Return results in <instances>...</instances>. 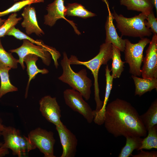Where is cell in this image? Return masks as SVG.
Segmentation results:
<instances>
[{"instance_id": "22", "label": "cell", "mask_w": 157, "mask_h": 157, "mask_svg": "<svg viewBox=\"0 0 157 157\" xmlns=\"http://www.w3.org/2000/svg\"><path fill=\"white\" fill-rule=\"evenodd\" d=\"M140 119L147 131L157 124V100L151 104L147 110L140 115Z\"/></svg>"}, {"instance_id": "15", "label": "cell", "mask_w": 157, "mask_h": 157, "mask_svg": "<svg viewBox=\"0 0 157 157\" xmlns=\"http://www.w3.org/2000/svg\"><path fill=\"white\" fill-rule=\"evenodd\" d=\"M114 19L112 13L109 11L105 24L106 31L105 42L111 43L119 49L120 51H124L125 45V39H123L122 37L118 35L113 24Z\"/></svg>"}, {"instance_id": "12", "label": "cell", "mask_w": 157, "mask_h": 157, "mask_svg": "<svg viewBox=\"0 0 157 157\" xmlns=\"http://www.w3.org/2000/svg\"><path fill=\"white\" fill-rule=\"evenodd\" d=\"M56 126L63 149L62 153L60 157H74L78 144L76 137L63 122Z\"/></svg>"}, {"instance_id": "3", "label": "cell", "mask_w": 157, "mask_h": 157, "mask_svg": "<svg viewBox=\"0 0 157 157\" xmlns=\"http://www.w3.org/2000/svg\"><path fill=\"white\" fill-rule=\"evenodd\" d=\"M60 64L63 72L58 79L79 92L86 100H88L90 97L92 83L91 80L87 76L86 70L82 69L77 72L74 71L65 52L63 53Z\"/></svg>"}, {"instance_id": "27", "label": "cell", "mask_w": 157, "mask_h": 157, "mask_svg": "<svg viewBox=\"0 0 157 157\" xmlns=\"http://www.w3.org/2000/svg\"><path fill=\"white\" fill-rule=\"evenodd\" d=\"M44 1V0H22L15 3L6 10L0 12V17L11 13H16L28 5L43 2Z\"/></svg>"}, {"instance_id": "21", "label": "cell", "mask_w": 157, "mask_h": 157, "mask_svg": "<svg viewBox=\"0 0 157 157\" xmlns=\"http://www.w3.org/2000/svg\"><path fill=\"white\" fill-rule=\"evenodd\" d=\"M120 51L119 49L112 44V63L110 70L112 72L111 75L114 79L119 78L124 70L125 62L121 59Z\"/></svg>"}, {"instance_id": "19", "label": "cell", "mask_w": 157, "mask_h": 157, "mask_svg": "<svg viewBox=\"0 0 157 157\" xmlns=\"http://www.w3.org/2000/svg\"><path fill=\"white\" fill-rule=\"evenodd\" d=\"M120 2L128 10L141 12L147 15L154 7L151 0H120Z\"/></svg>"}, {"instance_id": "11", "label": "cell", "mask_w": 157, "mask_h": 157, "mask_svg": "<svg viewBox=\"0 0 157 157\" xmlns=\"http://www.w3.org/2000/svg\"><path fill=\"white\" fill-rule=\"evenodd\" d=\"M40 110L48 122L56 126L61 124V110L55 97L45 96L40 100Z\"/></svg>"}, {"instance_id": "14", "label": "cell", "mask_w": 157, "mask_h": 157, "mask_svg": "<svg viewBox=\"0 0 157 157\" xmlns=\"http://www.w3.org/2000/svg\"><path fill=\"white\" fill-rule=\"evenodd\" d=\"M48 13L44 16V24L51 27L54 25L58 19L63 18L65 15L66 8L63 0H54L47 7Z\"/></svg>"}, {"instance_id": "8", "label": "cell", "mask_w": 157, "mask_h": 157, "mask_svg": "<svg viewBox=\"0 0 157 157\" xmlns=\"http://www.w3.org/2000/svg\"><path fill=\"white\" fill-rule=\"evenodd\" d=\"M28 137L35 148L44 154V157H56L54 154L55 140L53 132L38 127L31 131Z\"/></svg>"}, {"instance_id": "30", "label": "cell", "mask_w": 157, "mask_h": 157, "mask_svg": "<svg viewBox=\"0 0 157 157\" xmlns=\"http://www.w3.org/2000/svg\"><path fill=\"white\" fill-rule=\"evenodd\" d=\"M145 25L149 28L154 34L157 33V20L153 11L147 16Z\"/></svg>"}, {"instance_id": "10", "label": "cell", "mask_w": 157, "mask_h": 157, "mask_svg": "<svg viewBox=\"0 0 157 157\" xmlns=\"http://www.w3.org/2000/svg\"><path fill=\"white\" fill-rule=\"evenodd\" d=\"M143 58L141 69L142 78H157V35L154 34Z\"/></svg>"}, {"instance_id": "5", "label": "cell", "mask_w": 157, "mask_h": 157, "mask_svg": "<svg viewBox=\"0 0 157 157\" xmlns=\"http://www.w3.org/2000/svg\"><path fill=\"white\" fill-rule=\"evenodd\" d=\"M2 136L4 140L2 147L10 149L14 155L26 156L30 151L36 148L28 137L22 135L19 130L13 127L4 126Z\"/></svg>"}, {"instance_id": "20", "label": "cell", "mask_w": 157, "mask_h": 157, "mask_svg": "<svg viewBox=\"0 0 157 157\" xmlns=\"http://www.w3.org/2000/svg\"><path fill=\"white\" fill-rule=\"evenodd\" d=\"M11 69L0 63V98L8 93L18 91L17 87L11 83L9 74V71Z\"/></svg>"}, {"instance_id": "17", "label": "cell", "mask_w": 157, "mask_h": 157, "mask_svg": "<svg viewBox=\"0 0 157 157\" xmlns=\"http://www.w3.org/2000/svg\"><path fill=\"white\" fill-rule=\"evenodd\" d=\"M39 57L34 54H29L26 55L24 58V62L27 66L26 71L28 76V80L26 90L25 97H27L28 92L31 81L34 79L36 75L39 73L42 74H46L49 72L46 69H39L36 64V61L38 60Z\"/></svg>"}, {"instance_id": "16", "label": "cell", "mask_w": 157, "mask_h": 157, "mask_svg": "<svg viewBox=\"0 0 157 157\" xmlns=\"http://www.w3.org/2000/svg\"><path fill=\"white\" fill-rule=\"evenodd\" d=\"M110 72L108 65L107 64L105 68L106 85L104 99L101 109L94 115L93 120L95 123L98 125L104 124L106 108L112 88L114 78L110 74Z\"/></svg>"}, {"instance_id": "1", "label": "cell", "mask_w": 157, "mask_h": 157, "mask_svg": "<svg viewBox=\"0 0 157 157\" xmlns=\"http://www.w3.org/2000/svg\"><path fill=\"white\" fill-rule=\"evenodd\" d=\"M104 124L114 136L145 137L147 131L135 108L129 102L117 98L106 105Z\"/></svg>"}, {"instance_id": "25", "label": "cell", "mask_w": 157, "mask_h": 157, "mask_svg": "<svg viewBox=\"0 0 157 157\" xmlns=\"http://www.w3.org/2000/svg\"><path fill=\"white\" fill-rule=\"evenodd\" d=\"M147 131L148 135L143 138L140 150L157 149V125L149 129Z\"/></svg>"}, {"instance_id": "24", "label": "cell", "mask_w": 157, "mask_h": 157, "mask_svg": "<svg viewBox=\"0 0 157 157\" xmlns=\"http://www.w3.org/2000/svg\"><path fill=\"white\" fill-rule=\"evenodd\" d=\"M65 15L86 18L96 16V14L87 10L81 4L77 3L68 4L66 7Z\"/></svg>"}, {"instance_id": "7", "label": "cell", "mask_w": 157, "mask_h": 157, "mask_svg": "<svg viewBox=\"0 0 157 157\" xmlns=\"http://www.w3.org/2000/svg\"><path fill=\"white\" fill-rule=\"evenodd\" d=\"M150 41L147 38H142L138 42L133 44L125 39L124 51L125 63L129 67V73L136 76L141 75V66L143 60V51Z\"/></svg>"}, {"instance_id": "28", "label": "cell", "mask_w": 157, "mask_h": 157, "mask_svg": "<svg viewBox=\"0 0 157 157\" xmlns=\"http://www.w3.org/2000/svg\"><path fill=\"white\" fill-rule=\"evenodd\" d=\"M16 13H12L4 23L0 26V38L4 37L12 28L15 26L22 19L21 17H17Z\"/></svg>"}, {"instance_id": "23", "label": "cell", "mask_w": 157, "mask_h": 157, "mask_svg": "<svg viewBox=\"0 0 157 157\" xmlns=\"http://www.w3.org/2000/svg\"><path fill=\"white\" fill-rule=\"evenodd\" d=\"M126 144L122 148L118 155L119 157H128L131 156L133 151L136 149L139 151L143 138L140 137L127 136Z\"/></svg>"}, {"instance_id": "18", "label": "cell", "mask_w": 157, "mask_h": 157, "mask_svg": "<svg viewBox=\"0 0 157 157\" xmlns=\"http://www.w3.org/2000/svg\"><path fill=\"white\" fill-rule=\"evenodd\" d=\"M135 85V95L140 97L148 92L157 89V78H141L132 75Z\"/></svg>"}, {"instance_id": "13", "label": "cell", "mask_w": 157, "mask_h": 157, "mask_svg": "<svg viewBox=\"0 0 157 157\" xmlns=\"http://www.w3.org/2000/svg\"><path fill=\"white\" fill-rule=\"evenodd\" d=\"M31 5H28L24 8L22 14L24 19L21 25L25 28L28 35L34 33L38 36L42 35L44 33L39 26L35 8L31 6Z\"/></svg>"}, {"instance_id": "33", "label": "cell", "mask_w": 157, "mask_h": 157, "mask_svg": "<svg viewBox=\"0 0 157 157\" xmlns=\"http://www.w3.org/2000/svg\"><path fill=\"white\" fill-rule=\"evenodd\" d=\"M4 125L2 124V120L0 115V136H2V133Z\"/></svg>"}, {"instance_id": "34", "label": "cell", "mask_w": 157, "mask_h": 157, "mask_svg": "<svg viewBox=\"0 0 157 157\" xmlns=\"http://www.w3.org/2000/svg\"><path fill=\"white\" fill-rule=\"evenodd\" d=\"M152 3L155 7L157 13V0H151Z\"/></svg>"}, {"instance_id": "31", "label": "cell", "mask_w": 157, "mask_h": 157, "mask_svg": "<svg viewBox=\"0 0 157 157\" xmlns=\"http://www.w3.org/2000/svg\"><path fill=\"white\" fill-rule=\"evenodd\" d=\"M140 152L138 154L133 155L132 154L131 156L133 157H156L157 152L153 151L151 152L144 151L142 149L140 150Z\"/></svg>"}, {"instance_id": "9", "label": "cell", "mask_w": 157, "mask_h": 157, "mask_svg": "<svg viewBox=\"0 0 157 157\" xmlns=\"http://www.w3.org/2000/svg\"><path fill=\"white\" fill-rule=\"evenodd\" d=\"M63 97L66 104L82 115L88 123L93 121L94 111L79 92L72 88L67 89L63 92Z\"/></svg>"}, {"instance_id": "26", "label": "cell", "mask_w": 157, "mask_h": 157, "mask_svg": "<svg viewBox=\"0 0 157 157\" xmlns=\"http://www.w3.org/2000/svg\"><path fill=\"white\" fill-rule=\"evenodd\" d=\"M17 60L13 57L12 53L4 49L0 38V63L11 69H15L17 67Z\"/></svg>"}, {"instance_id": "2", "label": "cell", "mask_w": 157, "mask_h": 157, "mask_svg": "<svg viewBox=\"0 0 157 157\" xmlns=\"http://www.w3.org/2000/svg\"><path fill=\"white\" fill-rule=\"evenodd\" d=\"M112 44L105 42L100 47L99 51L95 57L86 61H81L77 57L72 55L69 59L70 65H84L89 69L93 75L94 79V100L96 104V109L94 110V114L98 112L101 108L103 102L101 100L99 96V89L98 82V73L101 66L107 65L111 59Z\"/></svg>"}, {"instance_id": "6", "label": "cell", "mask_w": 157, "mask_h": 157, "mask_svg": "<svg viewBox=\"0 0 157 157\" xmlns=\"http://www.w3.org/2000/svg\"><path fill=\"white\" fill-rule=\"evenodd\" d=\"M12 53H15L18 56V63L20 64L23 69H24V58L29 54H34L42 59L43 63L48 66L51 62V57L53 60H56L60 57V54L55 49L46 45L44 47L34 44L26 39H24L22 45L16 49L9 50Z\"/></svg>"}, {"instance_id": "35", "label": "cell", "mask_w": 157, "mask_h": 157, "mask_svg": "<svg viewBox=\"0 0 157 157\" xmlns=\"http://www.w3.org/2000/svg\"><path fill=\"white\" fill-rule=\"evenodd\" d=\"M6 19H2L0 17V26H1L4 22Z\"/></svg>"}, {"instance_id": "36", "label": "cell", "mask_w": 157, "mask_h": 157, "mask_svg": "<svg viewBox=\"0 0 157 157\" xmlns=\"http://www.w3.org/2000/svg\"><path fill=\"white\" fill-rule=\"evenodd\" d=\"M17 0H14V1H17Z\"/></svg>"}, {"instance_id": "29", "label": "cell", "mask_w": 157, "mask_h": 157, "mask_svg": "<svg viewBox=\"0 0 157 157\" xmlns=\"http://www.w3.org/2000/svg\"><path fill=\"white\" fill-rule=\"evenodd\" d=\"M6 35L13 36L17 39L20 40L26 39L33 43L37 45L44 47L46 45L41 40H35L31 38L22 32L19 29L15 28V26L11 28L7 33Z\"/></svg>"}, {"instance_id": "4", "label": "cell", "mask_w": 157, "mask_h": 157, "mask_svg": "<svg viewBox=\"0 0 157 157\" xmlns=\"http://www.w3.org/2000/svg\"><path fill=\"white\" fill-rule=\"evenodd\" d=\"M116 22L117 26L122 36L143 38L152 34L150 29L145 25L147 15L141 13L138 15L127 18L121 14L118 15L114 11L112 13Z\"/></svg>"}, {"instance_id": "32", "label": "cell", "mask_w": 157, "mask_h": 157, "mask_svg": "<svg viewBox=\"0 0 157 157\" xmlns=\"http://www.w3.org/2000/svg\"><path fill=\"white\" fill-rule=\"evenodd\" d=\"M2 143L3 142H0V157L4 156L9 153L8 149L3 148Z\"/></svg>"}]
</instances>
